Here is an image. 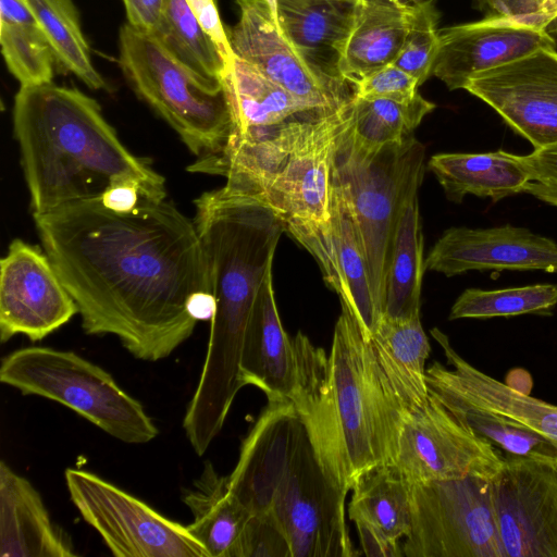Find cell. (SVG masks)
I'll use <instances>...</instances> for the list:
<instances>
[{
	"mask_svg": "<svg viewBox=\"0 0 557 557\" xmlns=\"http://www.w3.org/2000/svg\"><path fill=\"white\" fill-rule=\"evenodd\" d=\"M33 216L85 333L115 335L135 358L158 361L211 319L195 222L166 198L84 200Z\"/></svg>",
	"mask_w": 557,
	"mask_h": 557,
	"instance_id": "1",
	"label": "cell"
},
{
	"mask_svg": "<svg viewBox=\"0 0 557 557\" xmlns=\"http://www.w3.org/2000/svg\"><path fill=\"white\" fill-rule=\"evenodd\" d=\"M195 208L213 311L203 368L183 428L194 450L203 455L245 386L244 342L284 227L265 203L226 186L200 195Z\"/></svg>",
	"mask_w": 557,
	"mask_h": 557,
	"instance_id": "2",
	"label": "cell"
},
{
	"mask_svg": "<svg viewBox=\"0 0 557 557\" xmlns=\"http://www.w3.org/2000/svg\"><path fill=\"white\" fill-rule=\"evenodd\" d=\"M292 403L327 476L344 492L370 468L394 463L409 416L370 339L342 305L330 354L298 332Z\"/></svg>",
	"mask_w": 557,
	"mask_h": 557,
	"instance_id": "3",
	"label": "cell"
},
{
	"mask_svg": "<svg viewBox=\"0 0 557 557\" xmlns=\"http://www.w3.org/2000/svg\"><path fill=\"white\" fill-rule=\"evenodd\" d=\"M13 133L33 213L122 191L166 198L165 178L123 145L99 103L76 88L21 87Z\"/></svg>",
	"mask_w": 557,
	"mask_h": 557,
	"instance_id": "4",
	"label": "cell"
},
{
	"mask_svg": "<svg viewBox=\"0 0 557 557\" xmlns=\"http://www.w3.org/2000/svg\"><path fill=\"white\" fill-rule=\"evenodd\" d=\"M352 98L334 109L232 137L222 152L188 168L224 176L228 189L265 203L284 232L315 259L332 289V166L337 140L352 122Z\"/></svg>",
	"mask_w": 557,
	"mask_h": 557,
	"instance_id": "5",
	"label": "cell"
},
{
	"mask_svg": "<svg viewBox=\"0 0 557 557\" xmlns=\"http://www.w3.org/2000/svg\"><path fill=\"white\" fill-rule=\"evenodd\" d=\"M351 126L352 122L337 140L332 186L351 218L383 317L396 230L403 208L418 196L422 184L425 147L413 135L370 146L356 138Z\"/></svg>",
	"mask_w": 557,
	"mask_h": 557,
	"instance_id": "6",
	"label": "cell"
},
{
	"mask_svg": "<svg viewBox=\"0 0 557 557\" xmlns=\"http://www.w3.org/2000/svg\"><path fill=\"white\" fill-rule=\"evenodd\" d=\"M120 64L137 95L198 159L223 151L233 131L224 87L203 83L149 32L131 24L120 32Z\"/></svg>",
	"mask_w": 557,
	"mask_h": 557,
	"instance_id": "7",
	"label": "cell"
},
{
	"mask_svg": "<svg viewBox=\"0 0 557 557\" xmlns=\"http://www.w3.org/2000/svg\"><path fill=\"white\" fill-rule=\"evenodd\" d=\"M0 381L72 409L109 435L145 444L159 431L143 405L109 372L82 356L50 347H25L1 361Z\"/></svg>",
	"mask_w": 557,
	"mask_h": 557,
	"instance_id": "8",
	"label": "cell"
},
{
	"mask_svg": "<svg viewBox=\"0 0 557 557\" xmlns=\"http://www.w3.org/2000/svg\"><path fill=\"white\" fill-rule=\"evenodd\" d=\"M406 557H506L492 479L468 475L412 484Z\"/></svg>",
	"mask_w": 557,
	"mask_h": 557,
	"instance_id": "9",
	"label": "cell"
},
{
	"mask_svg": "<svg viewBox=\"0 0 557 557\" xmlns=\"http://www.w3.org/2000/svg\"><path fill=\"white\" fill-rule=\"evenodd\" d=\"M65 483L84 520L119 557H210L187 525L91 472L67 468Z\"/></svg>",
	"mask_w": 557,
	"mask_h": 557,
	"instance_id": "10",
	"label": "cell"
},
{
	"mask_svg": "<svg viewBox=\"0 0 557 557\" xmlns=\"http://www.w3.org/2000/svg\"><path fill=\"white\" fill-rule=\"evenodd\" d=\"M347 494L322 469L302 425L271 504L293 557L360 555L346 523Z\"/></svg>",
	"mask_w": 557,
	"mask_h": 557,
	"instance_id": "11",
	"label": "cell"
},
{
	"mask_svg": "<svg viewBox=\"0 0 557 557\" xmlns=\"http://www.w3.org/2000/svg\"><path fill=\"white\" fill-rule=\"evenodd\" d=\"M504 460L500 449L430 395L405 421L394 465L413 484L468 475L493 479Z\"/></svg>",
	"mask_w": 557,
	"mask_h": 557,
	"instance_id": "12",
	"label": "cell"
},
{
	"mask_svg": "<svg viewBox=\"0 0 557 557\" xmlns=\"http://www.w3.org/2000/svg\"><path fill=\"white\" fill-rule=\"evenodd\" d=\"M506 557H557V469L553 458L505 454L492 479Z\"/></svg>",
	"mask_w": 557,
	"mask_h": 557,
	"instance_id": "13",
	"label": "cell"
},
{
	"mask_svg": "<svg viewBox=\"0 0 557 557\" xmlns=\"http://www.w3.org/2000/svg\"><path fill=\"white\" fill-rule=\"evenodd\" d=\"M239 20L231 28L235 57L317 109H334L355 94L349 83L312 64L285 36L265 0H235Z\"/></svg>",
	"mask_w": 557,
	"mask_h": 557,
	"instance_id": "14",
	"label": "cell"
},
{
	"mask_svg": "<svg viewBox=\"0 0 557 557\" xmlns=\"http://www.w3.org/2000/svg\"><path fill=\"white\" fill-rule=\"evenodd\" d=\"M465 90L490 106L534 149L557 143L556 48H541L478 73Z\"/></svg>",
	"mask_w": 557,
	"mask_h": 557,
	"instance_id": "15",
	"label": "cell"
},
{
	"mask_svg": "<svg viewBox=\"0 0 557 557\" xmlns=\"http://www.w3.org/2000/svg\"><path fill=\"white\" fill-rule=\"evenodd\" d=\"M78 308L50 258L20 238L0 260V339L23 334L37 342L65 323Z\"/></svg>",
	"mask_w": 557,
	"mask_h": 557,
	"instance_id": "16",
	"label": "cell"
},
{
	"mask_svg": "<svg viewBox=\"0 0 557 557\" xmlns=\"http://www.w3.org/2000/svg\"><path fill=\"white\" fill-rule=\"evenodd\" d=\"M431 335L442 347L447 368L434 361L425 370L429 394L445 408L480 409L515 421L557 447V406L524 394L466 361L437 327Z\"/></svg>",
	"mask_w": 557,
	"mask_h": 557,
	"instance_id": "17",
	"label": "cell"
},
{
	"mask_svg": "<svg viewBox=\"0 0 557 557\" xmlns=\"http://www.w3.org/2000/svg\"><path fill=\"white\" fill-rule=\"evenodd\" d=\"M544 28L503 15L438 29L432 75L449 90L465 89L478 73L494 69L541 48H556Z\"/></svg>",
	"mask_w": 557,
	"mask_h": 557,
	"instance_id": "18",
	"label": "cell"
},
{
	"mask_svg": "<svg viewBox=\"0 0 557 557\" xmlns=\"http://www.w3.org/2000/svg\"><path fill=\"white\" fill-rule=\"evenodd\" d=\"M424 267L445 276L470 270L557 272V243L510 224L490 228L450 227L432 247Z\"/></svg>",
	"mask_w": 557,
	"mask_h": 557,
	"instance_id": "19",
	"label": "cell"
},
{
	"mask_svg": "<svg viewBox=\"0 0 557 557\" xmlns=\"http://www.w3.org/2000/svg\"><path fill=\"white\" fill-rule=\"evenodd\" d=\"M302 425L290 400L268 403L244 438L228 487L250 513L271 509Z\"/></svg>",
	"mask_w": 557,
	"mask_h": 557,
	"instance_id": "20",
	"label": "cell"
},
{
	"mask_svg": "<svg viewBox=\"0 0 557 557\" xmlns=\"http://www.w3.org/2000/svg\"><path fill=\"white\" fill-rule=\"evenodd\" d=\"M0 556H77L53 523L40 494L5 461L0 462Z\"/></svg>",
	"mask_w": 557,
	"mask_h": 557,
	"instance_id": "21",
	"label": "cell"
},
{
	"mask_svg": "<svg viewBox=\"0 0 557 557\" xmlns=\"http://www.w3.org/2000/svg\"><path fill=\"white\" fill-rule=\"evenodd\" d=\"M240 372L245 385L260 388L268 403L292 400L297 383L294 341L285 332L275 302L273 272L244 342Z\"/></svg>",
	"mask_w": 557,
	"mask_h": 557,
	"instance_id": "22",
	"label": "cell"
},
{
	"mask_svg": "<svg viewBox=\"0 0 557 557\" xmlns=\"http://www.w3.org/2000/svg\"><path fill=\"white\" fill-rule=\"evenodd\" d=\"M408 5L395 0H358L355 18L337 64L350 85L394 64L407 33Z\"/></svg>",
	"mask_w": 557,
	"mask_h": 557,
	"instance_id": "23",
	"label": "cell"
},
{
	"mask_svg": "<svg viewBox=\"0 0 557 557\" xmlns=\"http://www.w3.org/2000/svg\"><path fill=\"white\" fill-rule=\"evenodd\" d=\"M357 2L277 0V24L312 64L342 78L337 64L355 18Z\"/></svg>",
	"mask_w": 557,
	"mask_h": 557,
	"instance_id": "24",
	"label": "cell"
},
{
	"mask_svg": "<svg viewBox=\"0 0 557 557\" xmlns=\"http://www.w3.org/2000/svg\"><path fill=\"white\" fill-rule=\"evenodd\" d=\"M429 170L448 200L460 203L466 195L491 198L496 202L521 193L531 181L523 156L504 150L484 153H437L428 162Z\"/></svg>",
	"mask_w": 557,
	"mask_h": 557,
	"instance_id": "25",
	"label": "cell"
},
{
	"mask_svg": "<svg viewBox=\"0 0 557 557\" xmlns=\"http://www.w3.org/2000/svg\"><path fill=\"white\" fill-rule=\"evenodd\" d=\"M222 83L233 119L230 138L322 110L301 101L237 57L226 69Z\"/></svg>",
	"mask_w": 557,
	"mask_h": 557,
	"instance_id": "26",
	"label": "cell"
},
{
	"mask_svg": "<svg viewBox=\"0 0 557 557\" xmlns=\"http://www.w3.org/2000/svg\"><path fill=\"white\" fill-rule=\"evenodd\" d=\"M370 342L382 370L408 411L423 407L430 396L425 361L431 346L420 317L407 320L383 317Z\"/></svg>",
	"mask_w": 557,
	"mask_h": 557,
	"instance_id": "27",
	"label": "cell"
},
{
	"mask_svg": "<svg viewBox=\"0 0 557 557\" xmlns=\"http://www.w3.org/2000/svg\"><path fill=\"white\" fill-rule=\"evenodd\" d=\"M183 500L193 513L187 525L210 557H231L250 511L231 493L228 475L219 474L210 462L205 465L193 488Z\"/></svg>",
	"mask_w": 557,
	"mask_h": 557,
	"instance_id": "28",
	"label": "cell"
},
{
	"mask_svg": "<svg viewBox=\"0 0 557 557\" xmlns=\"http://www.w3.org/2000/svg\"><path fill=\"white\" fill-rule=\"evenodd\" d=\"M331 213L335 263L333 290L339 296L341 305L356 318L364 337L370 339L383 317L374 302L367 262L351 218L333 186Z\"/></svg>",
	"mask_w": 557,
	"mask_h": 557,
	"instance_id": "29",
	"label": "cell"
},
{
	"mask_svg": "<svg viewBox=\"0 0 557 557\" xmlns=\"http://www.w3.org/2000/svg\"><path fill=\"white\" fill-rule=\"evenodd\" d=\"M348 517L382 530L392 539H405L411 527V491L394 463L379 465L361 473L352 485Z\"/></svg>",
	"mask_w": 557,
	"mask_h": 557,
	"instance_id": "30",
	"label": "cell"
},
{
	"mask_svg": "<svg viewBox=\"0 0 557 557\" xmlns=\"http://www.w3.org/2000/svg\"><path fill=\"white\" fill-rule=\"evenodd\" d=\"M425 271L418 196L403 208L386 277L384 315L394 320L420 317Z\"/></svg>",
	"mask_w": 557,
	"mask_h": 557,
	"instance_id": "31",
	"label": "cell"
},
{
	"mask_svg": "<svg viewBox=\"0 0 557 557\" xmlns=\"http://www.w3.org/2000/svg\"><path fill=\"white\" fill-rule=\"evenodd\" d=\"M0 44L5 64L21 87L52 83L57 57L23 0H0Z\"/></svg>",
	"mask_w": 557,
	"mask_h": 557,
	"instance_id": "32",
	"label": "cell"
},
{
	"mask_svg": "<svg viewBox=\"0 0 557 557\" xmlns=\"http://www.w3.org/2000/svg\"><path fill=\"white\" fill-rule=\"evenodd\" d=\"M149 33L203 83L223 87L227 65L185 0H164L160 18Z\"/></svg>",
	"mask_w": 557,
	"mask_h": 557,
	"instance_id": "33",
	"label": "cell"
},
{
	"mask_svg": "<svg viewBox=\"0 0 557 557\" xmlns=\"http://www.w3.org/2000/svg\"><path fill=\"white\" fill-rule=\"evenodd\" d=\"M48 38L57 60L91 89H106L92 64L90 47L82 30L73 0H23Z\"/></svg>",
	"mask_w": 557,
	"mask_h": 557,
	"instance_id": "34",
	"label": "cell"
},
{
	"mask_svg": "<svg viewBox=\"0 0 557 557\" xmlns=\"http://www.w3.org/2000/svg\"><path fill=\"white\" fill-rule=\"evenodd\" d=\"M435 109V104L420 94L411 101L352 98V133L370 146L399 143Z\"/></svg>",
	"mask_w": 557,
	"mask_h": 557,
	"instance_id": "35",
	"label": "cell"
},
{
	"mask_svg": "<svg viewBox=\"0 0 557 557\" xmlns=\"http://www.w3.org/2000/svg\"><path fill=\"white\" fill-rule=\"evenodd\" d=\"M557 305V286L536 284L483 290L468 288L456 299L449 320L487 319L520 314H550Z\"/></svg>",
	"mask_w": 557,
	"mask_h": 557,
	"instance_id": "36",
	"label": "cell"
},
{
	"mask_svg": "<svg viewBox=\"0 0 557 557\" xmlns=\"http://www.w3.org/2000/svg\"><path fill=\"white\" fill-rule=\"evenodd\" d=\"M448 410L468 429L487 440L504 454L520 457H557V447L553 443L515 421L480 409Z\"/></svg>",
	"mask_w": 557,
	"mask_h": 557,
	"instance_id": "37",
	"label": "cell"
},
{
	"mask_svg": "<svg viewBox=\"0 0 557 557\" xmlns=\"http://www.w3.org/2000/svg\"><path fill=\"white\" fill-rule=\"evenodd\" d=\"M438 20L433 0L408 5L407 33L394 65L416 77L420 86L432 75L438 48Z\"/></svg>",
	"mask_w": 557,
	"mask_h": 557,
	"instance_id": "38",
	"label": "cell"
},
{
	"mask_svg": "<svg viewBox=\"0 0 557 557\" xmlns=\"http://www.w3.org/2000/svg\"><path fill=\"white\" fill-rule=\"evenodd\" d=\"M231 557H293L287 535L271 509L250 515Z\"/></svg>",
	"mask_w": 557,
	"mask_h": 557,
	"instance_id": "39",
	"label": "cell"
},
{
	"mask_svg": "<svg viewBox=\"0 0 557 557\" xmlns=\"http://www.w3.org/2000/svg\"><path fill=\"white\" fill-rule=\"evenodd\" d=\"M419 86L416 77L391 64L361 79L354 90L359 98L408 102L419 95Z\"/></svg>",
	"mask_w": 557,
	"mask_h": 557,
	"instance_id": "40",
	"label": "cell"
},
{
	"mask_svg": "<svg viewBox=\"0 0 557 557\" xmlns=\"http://www.w3.org/2000/svg\"><path fill=\"white\" fill-rule=\"evenodd\" d=\"M185 1L202 28L211 36V38L219 47L221 54L228 67L232 64L235 55L230 44L228 34L221 21L214 0Z\"/></svg>",
	"mask_w": 557,
	"mask_h": 557,
	"instance_id": "41",
	"label": "cell"
},
{
	"mask_svg": "<svg viewBox=\"0 0 557 557\" xmlns=\"http://www.w3.org/2000/svg\"><path fill=\"white\" fill-rule=\"evenodd\" d=\"M360 541L362 555L367 557H401L404 556L399 541L382 530L362 520L354 521Z\"/></svg>",
	"mask_w": 557,
	"mask_h": 557,
	"instance_id": "42",
	"label": "cell"
},
{
	"mask_svg": "<svg viewBox=\"0 0 557 557\" xmlns=\"http://www.w3.org/2000/svg\"><path fill=\"white\" fill-rule=\"evenodd\" d=\"M523 159L529 168L531 181L557 187V143L534 149L532 153L523 156Z\"/></svg>",
	"mask_w": 557,
	"mask_h": 557,
	"instance_id": "43",
	"label": "cell"
},
{
	"mask_svg": "<svg viewBox=\"0 0 557 557\" xmlns=\"http://www.w3.org/2000/svg\"><path fill=\"white\" fill-rule=\"evenodd\" d=\"M128 24L151 32L161 15L164 0H122Z\"/></svg>",
	"mask_w": 557,
	"mask_h": 557,
	"instance_id": "44",
	"label": "cell"
},
{
	"mask_svg": "<svg viewBox=\"0 0 557 557\" xmlns=\"http://www.w3.org/2000/svg\"><path fill=\"white\" fill-rule=\"evenodd\" d=\"M535 23L557 40V0H535Z\"/></svg>",
	"mask_w": 557,
	"mask_h": 557,
	"instance_id": "45",
	"label": "cell"
},
{
	"mask_svg": "<svg viewBox=\"0 0 557 557\" xmlns=\"http://www.w3.org/2000/svg\"><path fill=\"white\" fill-rule=\"evenodd\" d=\"M521 193L530 194L550 206L557 207V187L530 181L522 187Z\"/></svg>",
	"mask_w": 557,
	"mask_h": 557,
	"instance_id": "46",
	"label": "cell"
},
{
	"mask_svg": "<svg viewBox=\"0 0 557 557\" xmlns=\"http://www.w3.org/2000/svg\"><path fill=\"white\" fill-rule=\"evenodd\" d=\"M272 15L274 16L275 21L277 22V0H265Z\"/></svg>",
	"mask_w": 557,
	"mask_h": 557,
	"instance_id": "47",
	"label": "cell"
},
{
	"mask_svg": "<svg viewBox=\"0 0 557 557\" xmlns=\"http://www.w3.org/2000/svg\"><path fill=\"white\" fill-rule=\"evenodd\" d=\"M395 1H397L401 4H405V5H411V4L420 3L425 0H395Z\"/></svg>",
	"mask_w": 557,
	"mask_h": 557,
	"instance_id": "48",
	"label": "cell"
},
{
	"mask_svg": "<svg viewBox=\"0 0 557 557\" xmlns=\"http://www.w3.org/2000/svg\"><path fill=\"white\" fill-rule=\"evenodd\" d=\"M553 461H554V463H555V466H556V469H557V457H556V458H553Z\"/></svg>",
	"mask_w": 557,
	"mask_h": 557,
	"instance_id": "49",
	"label": "cell"
},
{
	"mask_svg": "<svg viewBox=\"0 0 557 557\" xmlns=\"http://www.w3.org/2000/svg\"><path fill=\"white\" fill-rule=\"evenodd\" d=\"M347 1H358V0H347Z\"/></svg>",
	"mask_w": 557,
	"mask_h": 557,
	"instance_id": "50",
	"label": "cell"
}]
</instances>
